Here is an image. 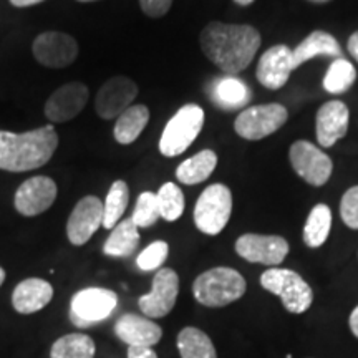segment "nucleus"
<instances>
[{
	"label": "nucleus",
	"instance_id": "f257e3e1",
	"mask_svg": "<svg viewBox=\"0 0 358 358\" xmlns=\"http://www.w3.org/2000/svg\"><path fill=\"white\" fill-rule=\"evenodd\" d=\"M199 42L208 60L226 75L234 77L250 65L261 48L262 38L252 25L214 20L204 27Z\"/></svg>",
	"mask_w": 358,
	"mask_h": 358
},
{
	"label": "nucleus",
	"instance_id": "f03ea898",
	"mask_svg": "<svg viewBox=\"0 0 358 358\" xmlns=\"http://www.w3.org/2000/svg\"><path fill=\"white\" fill-rule=\"evenodd\" d=\"M58 148V134L52 124L27 133L0 131V169L25 173L42 168Z\"/></svg>",
	"mask_w": 358,
	"mask_h": 358
},
{
	"label": "nucleus",
	"instance_id": "7ed1b4c3",
	"mask_svg": "<svg viewBox=\"0 0 358 358\" xmlns=\"http://www.w3.org/2000/svg\"><path fill=\"white\" fill-rule=\"evenodd\" d=\"M248 290V282L236 268L214 267L196 277L192 295L204 307L219 308L239 301Z\"/></svg>",
	"mask_w": 358,
	"mask_h": 358
},
{
	"label": "nucleus",
	"instance_id": "20e7f679",
	"mask_svg": "<svg viewBox=\"0 0 358 358\" xmlns=\"http://www.w3.org/2000/svg\"><path fill=\"white\" fill-rule=\"evenodd\" d=\"M204 127V110L189 103L181 106L163 129L159 138V153L166 158H176L189 148Z\"/></svg>",
	"mask_w": 358,
	"mask_h": 358
},
{
	"label": "nucleus",
	"instance_id": "39448f33",
	"mask_svg": "<svg viewBox=\"0 0 358 358\" xmlns=\"http://www.w3.org/2000/svg\"><path fill=\"white\" fill-rule=\"evenodd\" d=\"M261 285L280 297L282 306L290 313H306L313 302V290L297 272L271 267L261 275Z\"/></svg>",
	"mask_w": 358,
	"mask_h": 358
},
{
	"label": "nucleus",
	"instance_id": "423d86ee",
	"mask_svg": "<svg viewBox=\"0 0 358 358\" xmlns=\"http://www.w3.org/2000/svg\"><path fill=\"white\" fill-rule=\"evenodd\" d=\"M232 214V192L216 182L201 192L194 206V224L206 236H217L227 226Z\"/></svg>",
	"mask_w": 358,
	"mask_h": 358
},
{
	"label": "nucleus",
	"instance_id": "0eeeda50",
	"mask_svg": "<svg viewBox=\"0 0 358 358\" xmlns=\"http://www.w3.org/2000/svg\"><path fill=\"white\" fill-rule=\"evenodd\" d=\"M289 120V111L279 103L254 105L241 111L234 122L237 136L248 141H259L271 136L284 127Z\"/></svg>",
	"mask_w": 358,
	"mask_h": 358
},
{
	"label": "nucleus",
	"instance_id": "6e6552de",
	"mask_svg": "<svg viewBox=\"0 0 358 358\" xmlns=\"http://www.w3.org/2000/svg\"><path fill=\"white\" fill-rule=\"evenodd\" d=\"M118 307V295L110 289L88 287L78 290L70 302V320L78 329L106 320Z\"/></svg>",
	"mask_w": 358,
	"mask_h": 358
},
{
	"label": "nucleus",
	"instance_id": "1a4fd4ad",
	"mask_svg": "<svg viewBox=\"0 0 358 358\" xmlns=\"http://www.w3.org/2000/svg\"><path fill=\"white\" fill-rule=\"evenodd\" d=\"M289 161L294 171L310 186H324L332 176L334 163L330 156L310 141H295L289 148Z\"/></svg>",
	"mask_w": 358,
	"mask_h": 358
},
{
	"label": "nucleus",
	"instance_id": "9d476101",
	"mask_svg": "<svg viewBox=\"0 0 358 358\" xmlns=\"http://www.w3.org/2000/svg\"><path fill=\"white\" fill-rule=\"evenodd\" d=\"M179 277L176 271L161 267L153 277L151 292L138 299V307L148 319H163L176 306Z\"/></svg>",
	"mask_w": 358,
	"mask_h": 358
},
{
	"label": "nucleus",
	"instance_id": "9b49d317",
	"mask_svg": "<svg viewBox=\"0 0 358 358\" xmlns=\"http://www.w3.org/2000/svg\"><path fill=\"white\" fill-rule=\"evenodd\" d=\"M35 60L47 69H65L77 60L80 48L77 40L65 32H43L34 40Z\"/></svg>",
	"mask_w": 358,
	"mask_h": 358
},
{
	"label": "nucleus",
	"instance_id": "f8f14e48",
	"mask_svg": "<svg viewBox=\"0 0 358 358\" xmlns=\"http://www.w3.org/2000/svg\"><path fill=\"white\" fill-rule=\"evenodd\" d=\"M236 252L244 261L277 267L289 254V243L280 236L243 234L236 241Z\"/></svg>",
	"mask_w": 358,
	"mask_h": 358
},
{
	"label": "nucleus",
	"instance_id": "ddd939ff",
	"mask_svg": "<svg viewBox=\"0 0 358 358\" xmlns=\"http://www.w3.org/2000/svg\"><path fill=\"white\" fill-rule=\"evenodd\" d=\"M138 95V85L131 78L116 75L101 85L95 96V110L101 120H116L124 113Z\"/></svg>",
	"mask_w": 358,
	"mask_h": 358
},
{
	"label": "nucleus",
	"instance_id": "4468645a",
	"mask_svg": "<svg viewBox=\"0 0 358 358\" xmlns=\"http://www.w3.org/2000/svg\"><path fill=\"white\" fill-rule=\"evenodd\" d=\"M57 185L52 178L34 176L25 179L13 198L17 213L25 217L38 216L52 208L57 199Z\"/></svg>",
	"mask_w": 358,
	"mask_h": 358
},
{
	"label": "nucleus",
	"instance_id": "2eb2a0df",
	"mask_svg": "<svg viewBox=\"0 0 358 358\" xmlns=\"http://www.w3.org/2000/svg\"><path fill=\"white\" fill-rule=\"evenodd\" d=\"M105 204L96 196H85L71 211L66 222V236L73 245L87 244L92 236L103 226Z\"/></svg>",
	"mask_w": 358,
	"mask_h": 358
},
{
	"label": "nucleus",
	"instance_id": "dca6fc26",
	"mask_svg": "<svg viewBox=\"0 0 358 358\" xmlns=\"http://www.w3.org/2000/svg\"><path fill=\"white\" fill-rule=\"evenodd\" d=\"M90 90L82 82H71L62 85L48 96L45 103V116L52 123H66L77 118L87 106Z\"/></svg>",
	"mask_w": 358,
	"mask_h": 358
},
{
	"label": "nucleus",
	"instance_id": "f3484780",
	"mask_svg": "<svg viewBox=\"0 0 358 358\" xmlns=\"http://www.w3.org/2000/svg\"><path fill=\"white\" fill-rule=\"evenodd\" d=\"M350 111L342 100L327 101L315 116L317 141L322 148H332L347 136Z\"/></svg>",
	"mask_w": 358,
	"mask_h": 358
},
{
	"label": "nucleus",
	"instance_id": "a211bd4d",
	"mask_svg": "<svg viewBox=\"0 0 358 358\" xmlns=\"http://www.w3.org/2000/svg\"><path fill=\"white\" fill-rule=\"evenodd\" d=\"M292 71V48H289L287 45H274L262 53L257 64L256 77L262 87L279 90L289 82Z\"/></svg>",
	"mask_w": 358,
	"mask_h": 358
},
{
	"label": "nucleus",
	"instance_id": "6ab92c4d",
	"mask_svg": "<svg viewBox=\"0 0 358 358\" xmlns=\"http://www.w3.org/2000/svg\"><path fill=\"white\" fill-rule=\"evenodd\" d=\"M115 334L128 347H151L163 337V329L148 317L124 313L115 324Z\"/></svg>",
	"mask_w": 358,
	"mask_h": 358
},
{
	"label": "nucleus",
	"instance_id": "aec40b11",
	"mask_svg": "<svg viewBox=\"0 0 358 358\" xmlns=\"http://www.w3.org/2000/svg\"><path fill=\"white\" fill-rule=\"evenodd\" d=\"M53 287L50 282L32 277L17 284L12 294V306L19 313L30 315L42 310L52 302Z\"/></svg>",
	"mask_w": 358,
	"mask_h": 358
},
{
	"label": "nucleus",
	"instance_id": "412c9836",
	"mask_svg": "<svg viewBox=\"0 0 358 358\" xmlns=\"http://www.w3.org/2000/svg\"><path fill=\"white\" fill-rule=\"evenodd\" d=\"M319 55L327 57H342V47L332 34L324 32V30H315L303 38L301 43L292 50V66L297 70L299 66L310 62L312 58Z\"/></svg>",
	"mask_w": 358,
	"mask_h": 358
},
{
	"label": "nucleus",
	"instance_id": "4be33fe9",
	"mask_svg": "<svg viewBox=\"0 0 358 358\" xmlns=\"http://www.w3.org/2000/svg\"><path fill=\"white\" fill-rule=\"evenodd\" d=\"M250 96H252V93H250L248 85L241 78L232 77V75H227V77L217 78L213 82L211 98L219 108H243V106L248 105Z\"/></svg>",
	"mask_w": 358,
	"mask_h": 358
},
{
	"label": "nucleus",
	"instance_id": "5701e85b",
	"mask_svg": "<svg viewBox=\"0 0 358 358\" xmlns=\"http://www.w3.org/2000/svg\"><path fill=\"white\" fill-rule=\"evenodd\" d=\"M217 166V155L213 150H203L182 161L176 169V179L182 185L194 186L206 181Z\"/></svg>",
	"mask_w": 358,
	"mask_h": 358
},
{
	"label": "nucleus",
	"instance_id": "b1692460",
	"mask_svg": "<svg viewBox=\"0 0 358 358\" xmlns=\"http://www.w3.org/2000/svg\"><path fill=\"white\" fill-rule=\"evenodd\" d=\"M150 122V110L145 105H131L116 118L113 136L120 145H131L140 138Z\"/></svg>",
	"mask_w": 358,
	"mask_h": 358
},
{
	"label": "nucleus",
	"instance_id": "393cba45",
	"mask_svg": "<svg viewBox=\"0 0 358 358\" xmlns=\"http://www.w3.org/2000/svg\"><path fill=\"white\" fill-rule=\"evenodd\" d=\"M140 245V232L131 217L118 222L103 245V252L110 257H129Z\"/></svg>",
	"mask_w": 358,
	"mask_h": 358
},
{
	"label": "nucleus",
	"instance_id": "a878e982",
	"mask_svg": "<svg viewBox=\"0 0 358 358\" xmlns=\"http://www.w3.org/2000/svg\"><path fill=\"white\" fill-rule=\"evenodd\" d=\"M332 229V211L327 204H315L303 226V243L307 248L319 249L329 239Z\"/></svg>",
	"mask_w": 358,
	"mask_h": 358
},
{
	"label": "nucleus",
	"instance_id": "bb28decb",
	"mask_svg": "<svg viewBox=\"0 0 358 358\" xmlns=\"http://www.w3.org/2000/svg\"><path fill=\"white\" fill-rule=\"evenodd\" d=\"M176 345L181 358H217L213 340L196 327H185L178 334Z\"/></svg>",
	"mask_w": 358,
	"mask_h": 358
},
{
	"label": "nucleus",
	"instance_id": "cd10ccee",
	"mask_svg": "<svg viewBox=\"0 0 358 358\" xmlns=\"http://www.w3.org/2000/svg\"><path fill=\"white\" fill-rule=\"evenodd\" d=\"M95 342L90 335L69 334L55 340L50 348V358H93Z\"/></svg>",
	"mask_w": 358,
	"mask_h": 358
},
{
	"label": "nucleus",
	"instance_id": "c85d7f7f",
	"mask_svg": "<svg viewBox=\"0 0 358 358\" xmlns=\"http://www.w3.org/2000/svg\"><path fill=\"white\" fill-rule=\"evenodd\" d=\"M357 82V70L352 62L345 58H337L332 62L324 77V88L330 95H342L348 92Z\"/></svg>",
	"mask_w": 358,
	"mask_h": 358
},
{
	"label": "nucleus",
	"instance_id": "c756f323",
	"mask_svg": "<svg viewBox=\"0 0 358 358\" xmlns=\"http://www.w3.org/2000/svg\"><path fill=\"white\" fill-rule=\"evenodd\" d=\"M129 203V187L122 179L111 185L105 201V213H103V227L113 229L120 219L127 211Z\"/></svg>",
	"mask_w": 358,
	"mask_h": 358
},
{
	"label": "nucleus",
	"instance_id": "7c9ffc66",
	"mask_svg": "<svg viewBox=\"0 0 358 358\" xmlns=\"http://www.w3.org/2000/svg\"><path fill=\"white\" fill-rule=\"evenodd\" d=\"M159 206V216L168 222L178 221L185 213V194L176 182H164L156 192Z\"/></svg>",
	"mask_w": 358,
	"mask_h": 358
},
{
	"label": "nucleus",
	"instance_id": "2f4dec72",
	"mask_svg": "<svg viewBox=\"0 0 358 358\" xmlns=\"http://www.w3.org/2000/svg\"><path fill=\"white\" fill-rule=\"evenodd\" d=\"M159 216V206L158 198H156V192L145 191L141 192L140 198L134 206V211L131 216V221L136 227H151L158 221Z\"/></svg>",
	"mask_w": 358,
	"mask_h": 358
},
{
	"label": "nucleus",
	"instance_id": "473e14b6",
	"mask_svg": "<svg viewBox=\"0 0 358 358\" xmlns=\"http://www.w3.org/2000/svg\"><path fill=\"white\" fill-rule=\"evenodd\" d=\"M169 256V245L164 241H155L145 250H141L136 259V266L145 272L159 271Z\"/></svg>",
	"mask_w": 358,
	"mask_h": 358
},
{
	"label": "nucleus",
	"instance_id": "72a5a7b5",
	"mask_svg": "<svg viewBox=\"0 0 358 358\" xmlns=\"http://www.w3.org/2000/svg\"><path fill=\"white\" fill-rule=\"evenodd\" d=\"M340 217L350 229H358V186L345 191L340 201Z\"/></svg>",
	"mask_w": 358,
	"mask_h": 358
},
{
	"label": "nucleus",
	"instance_id": "f704fd0d",
	"mask_svg": "<svg viewBox=\"0 0 358 358\" xmlns=\"http://www.w3.org/2000/svg\"><path fill=\"white\" fill-rule=\"evenodd\" d=\"M141 10L151 19H159L166 15L173 6V0H140Z\"/></svg>",
	"mask_w": 358,
	"mask_h": 358
},
{
	"label": "nucleus",
	"instance_id": "c9c22d12",
	"mask_svg": "<svg viewBox=\"0 0 358 358\" xmlns=\"http://www.w3.org/2000/svg\"><path fill=\"white\" fill-rule=\"evenodd\" d=\"M128 358H158L151 347H128Z\"/></svg>",
	"mask_w": 358,
	"mask_h": 358
},
{
	"label": "nucleus",
	"instance_id": "e433bc0d",
	"mask_svg": "<svg viewBox=\"0 0 358 358\" xmlns=\"http://www.w3.org/2000/svg\"><path fill=\"white\" fill-rule=\"evenodd\" d=\"M347 50H348V53H350V55L358 62V30H357V32H353V34L350 35V38H348Z\"/></svg>",
	"mask_w": 358,
	"mask_h": 358
},
{
	"label": "nucleus",
	"instance_id": "4c0bfd02",
	"mask_svg": "<svg viewBox=\"0 0 358 358\" xmlns=\"http://www.w3.org/2000/svg\"><path fill=\"white\" fill-rule=\"evenodd\" d=\"M348 325H350L352 334L358 338V306L353 308L350 313V319H348Z\"/></svg>",
	"mask_w": 358,
	"mask_h": 358
},
{
	"label": "nucleus",
	"instance_id": "58836bf2",
	"mask_svg": "<svg viewBox=\"0 0 358 358\" xmlns=\"http://www.w3.org/2000/svg\"><path fill=\"white\" fill-rule=\"evenodd\" d=\"M45 0H10V3L17 8H25V7H32L37 6V3H42Z\"/></svg>",
	"mask_w": 358,
	"mask_h": 358
},
{
	"label": "nucleus",
	"instance_id": "ea45409f",
	"mask_svg": "<svg viewBox=\"0 0 358 358\" xmlns=\"http://www.w3.org/2000/svg\"><path fill=\"white\" fill-rule=\"evenodd\" d=\"M234 2L241 7H248V6H250V3L256 2V0H234Z\"/></svg>",
	"mask_w": 358,
	"mask_h": 358
},
{
	"label": "nucleus",
	"instance_id": "a19ab883",
	"mask_svg": "<svg viewBox=\"0 0 358 358\" xmlns=\"http://www.w3.org/2000/svg\"><path fill=\"white\" fill-rule=\"evenodd\" d=\"M3 280H6V271H3V268L0 267V287H2Z\"/></svg>",
	"mask_w": 358,
	"mask_h": 358
},
{
	"label": "nucleus",
	"instance_id": "79ce46f5",
	"mask_svg": "<svg viewBox=\"0 0 358 358\" xmlns=\"http://www.w3.org/2000/svg\"><path fill=\"white\" fill-rule=\"evenodd\" d=\"M308 2H313V3H325V2H330V0H308Z\"/></svg>",
	"mask_w": 358,
	"mask_h": 358
},
{
	"label": "nucleus",
	"instance_id": "37998d69",
	"mask_svg": "<svg viewBox=\"0 0 358 358\" xmlns=\"http://www.w3.org/2000/svg\"><path fill=\"white\" fill-rule=\"evenodd\" d=\"M78 2H95V0H78Z\"/></svg>",
	"mask_w": 358,
	"mask_h": 358
}]
</instances>
